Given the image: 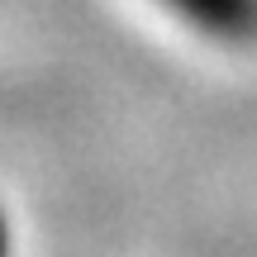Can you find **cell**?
<instances>
[{"label":"cell","mask_w":257,"mask_h":257,"mask_svg":"<svg viewBox=\"0 0 257 257\" xmlns=\"http://www.w3.org/2000/svg\"><path fill=\"white\" fill-rule=\"evenodd\" d=\"M186 24H195L205 38L219 43H252L257 38V0H157Z\"/></svg>","instance_id":"cell-1"},{"label":"cell","mask_w":257,"mask_h":257,"mask_svg":"<svg viewBox=\"0 0 257 257\" xmlns=\"http://www.w3.org/2000/svg\"><path fill=\"white\" fill-rule=\"evenodd\" d=\"M0 257H10V224H5V210H0Z\"/></svg>","instance_id":"cell-2"}]
</instances>
